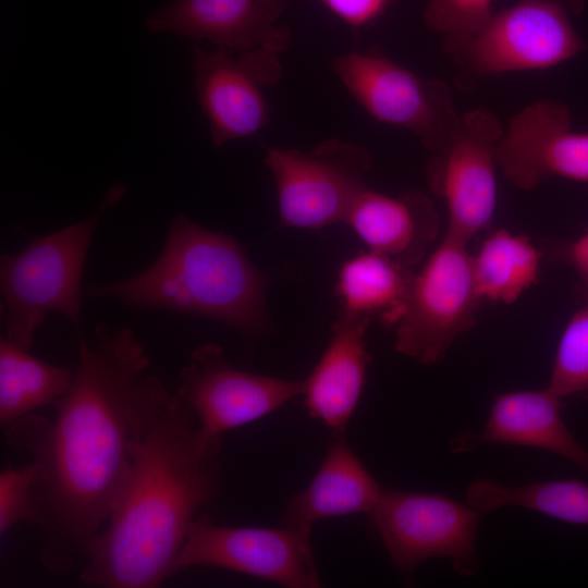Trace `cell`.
Instances as JSON below:
<instances>
[{"label":"cell","mask_w":588,"mask_h":588,"mask_svg":"<svg viewBox=\"0 0 588 588\" xmlns=\"http://www.w3.org/2000/svg\"><path fill=\"white\" fill-rule=\"evenodd\" d=\"M77 340L78 363L53 418L29 414L5 428L9 444L36 467L32 525L41 564L57 574L86 562L139 441L171 395L130 328L98 323Z\"/></svg>","instance_id":"cell-1"},{"label":"cell","mask_w":588,"mask_h":588,"mask_svg":"<svg viewBox=\"0 0 588 588\" xmlns=\"http://www.w3.org/2000/svg\"><path fill=\"white\" fill-rule=\"evenodd\" d=\"M221 436L206 434L175 393L154 416L107 527L81 579L105 588H155L171 577L196 513L221 486Z\"/></svg>","instance_id":"cell-2"},{"label":"cell","mask_w":588,"mask_h":588,"mask_svg":"<svg viewBox=\"0 0 588 588\" xmlns=\"http://www.w3.org/2000/svg\"><path fill=\"white\" fill-rule=\"evenodd\" d=\"M266 284L233 236L180 213L148 268L114 283L88 286L87 293L133 308L207 317L254 338L267 326Z\"/></svg>","instance_id":"cell-3"},{"label":"cell","mask_w":588,"mask_h":588,"mask_svg":"<svg viewBox=\"0 0 588 588\" xmlns=\"http://www.w3.org/2000/svg\"><path fill=\"white\" fill-rule=\"evenodd\" d=\"M125 191L123 183L112 184L87 219L46 235L29 234L25 248L1 255V317L7 339L29 351L49 313L65 316L81 333L86 256L102 216Z\"/></svg>","instance_id":"cell-4"},{"label":"cell","mask_w":588,"mask_h":588,"mask_svg":"<svg viewBox=\"0 0 588 588\" xmlns=\"http://www.w3.org/2000/svg\"><path fill=\"white\" fill-rule=\"evenodd\" d=\"M467 241L445 233L415 272L394 350L424 365L442 360L455 340L477 324L482 299Z\"/></svg>","instance_id":"cell-5"},{"label":"cell","mask_w":588,"mask_h":588,"mask_svg":"<svg viewBox=\"0 0 588 588\" xmlns=\"http://www.w3.org/2000/svg\"><path fill=\"white\" fill-rule=\"evenodd\" d=\"M265 164L274 181L281 224L317 230L346 221L368 187L372 159L357 143L329 138L307 152L268 147Z\"/></svg>","instance_id":"cell-6"},{"label":"cell","mask_w":588,"mask_h":588,"mask_svg":"<svg viewBox=\"0 0 588 588\" xmlns=\"http://www.w3.org/2000/svg\"><path fill=\"white\" fill-rule=\"evenodd\" d=\"M331 70L372 119L408 131L431 154L458 122L461 114L443 82L420 77L379 48L338 56Z\"/></svg>","instance_id":"cell-7"},{"label":"cell","mask_w":588,"mask_h":588,"mask_svg":"<svg viewBox=\"0 0 588 588\" xmlns=\"http://www.w3.org/2000/svg\"><path fill=\"white\" fill-rule=\"evenodd\" d=\"M482 513L441 494L383 490L369 513L394 565L411 573L422 562L450 560L458 575L473 576L481 565L477 549Z\"/></svg>","instance_id":"cell-8"},{"label":"cell","mask_w":588,"mask_h":588,"mask_svg":"<svg viewBox=\"0 0 588 588\" xmlns=\"http://www.w3.org/2000/svg\"><path fill=\"white\" fill-rule=\"evenodd\" d=\"M584 47L564 0H519L448 52L463 72L488 76L553 68Z\"/></svg>","instance_id":"cell-9"},{"label":"cell","mask_w":588,"mask_h":588,"mask_svg":"<svg viewBox=\"0 0 588 588\" xmlns=\"http://www.w3.org/2000/svg\"><path fill=\"white\" fill-rule=\"evenodd\" d=\"M311 529L223 526L208 516L195 518L175 559L171 576L192 567L224 568L290 588L321 586Z\"/></svg>","instance_id":"cell-10"},{"label":"cell","mask_w":588,"mask_h":588,"mask_svg":"<svg viewBox=\"0 0 588 588\" xmlns=\"http://www.w3.org/2000/svg\"><path fill=\"white\" fill-rule=\"evenodd\" d=\"M503 126L477 109L460 115L441 148L427 164V182L445 204V233L469 242L490 226L497 206V145Z\"/></svg>","instance_id":"cell-11"},{"label":"cell","mask_w":588,"mask_h":588,"mask_svg":"<svg viewBox=\"0 0 588 588\" xmlns=\"http://www.w3.org/2000/svg\"><path fill=\"white\" fill-rule=\"evenodd\" d=\"M280 54L255 48L235 58L225 49L193 47L194 89L215 148L250 137L270 124L267 90L282 76Z\"/></svg>","instance_id":"cell-12"},{"label":"cell","mask_w":588,"mask_h":588,"mask_svg":"<svg viewBox=\"0 0 588 588\" xmlns=\"http://www.w3.org/2000/svg\"><path fill=\"white\" fill-rule=\"evenodd\" d=\"M305 381L236 369L216 343L194 350L177 376L176 394L193 409L201 430L221 436L304 394Z\"/></svg>","instance_id":"cell-13"},{"label":"cell","mask_w":588,"mask_h":588,"mask_svg":"<svg viewBox=\"0 0 588 588\" xmlns=\"http://www.w3.org/2000/svg\"><path fill=\"white\" fill-rule=\"evenodd\" d=\"M497 164L517 188L550 177L588 182V132L572 128L567 106L539 100L515 113L497 145Z\"/></svg>","instance_id":"cell-14"},{"label":"cell","mask_w":588,"mask_h":588,"mask_svg":"<svg viewBox=\"0 0 588 588\" xmlns=\"http://www.w3.org/2000/svg\"><path fill=\"white\" fill-rule=\"evenodd\" d=\"M289 0H172L146 20L151 32H169L212 42L216 48L244 52L267 48L282 53L291 29L279 20Z\"/></svg>","instance_id":"cell-15"},{"label":"cell","mask_w":588,"mask_h":588,"mask_svg":"<svg viewBox=\"0 0 588 588\" xmlns=\"http://www.w3.org/2000/svg\"><path fill=\"white\" fill-rule=\"evenodd\" d=\"M561 400L548 387L497 394L483 428L453 437L451 451L466 453L490 443L529 446L560 455L588 470V450L565 425Z\"/></svg>","instance_id":"cell-16"},{"label":"cell","mask_w":588,"mask_h":588,"mask_svg":"<svg viewBox=\"0 0 588 588\" xmlns=\"http://www.w3.org/2000/svg\"><path fill=\"white\" fill-rule=\"evenodd\" d=\"M345 223L369 250L411 269L426 258L439 232L438 212L419 189L390 196L367 187L353 204Z\"/></svg>","instance_id":"cell-17"},{"label":"cell","mask_w":588,"mask_h":588,"mask_svg":"<svg viewBox=\"0 0 588 588\" xmlns=\"http://www.w3.org/2000/svg\"><path fill=\"white\" fill-rule=\"evenodd\" d=\"M369 320L339 309L331 338L305 381L308 414L342 436L359 402L371 357L365 334Z\"/></svg>","instance_id":"cell-18"},{"label":"cell","mask_w":588,"mask_h":588,"mask_svg":"<svg viewBox=\"0 0 588 588\" xmlns=\"http://www.w3.org/2000/svg\"><path fill=\"white\" fill-rule=\"evenodd\" d=\"M382 492L346 441L338 436L310 483L287 502L280 524L311 529L323 518L369 514Z\"/></svg>","instance_id":"cell-19"},{"label":"cell","mask_w":588,"mask_h":588,"mask_svg":"<svg viewBox=\"0 0 588 588\" xmlns=\"http://www.w3.org/2000/svg\"><path fill=\"white\" fill-rule=\"evenodd\" d=\"M415 272L371 250L345 260L335 283L339 309L395 328L404 314Z\"/></svg>","instance_id":"cell-20"},{"label":"cell","mask_w":588,"mask_h":588,"mask_svg":"<svg viewBox=\"0 0 588 588\" xmlns=\"http://www.w3.org/2000/svg\"><path fill=\"white\" fill-rule=\"evenodd\" d=\"M73 372L46 363L4 335L0 338V424L5 429L37 408L57 403Z\"/></svg>","instance_id":"cell-21"},{"label":"cell","mask_w":588,"mask_h":588,"mask_svg":"<svg viewBox=\"0 0 588 588\" xmlns=\"http://www.w3.org/2000/svg\"><path fill=\"white\" fill-rule=\"evenodd\" d=\"M542 253L530 238L498 229L473 255V273L479 297L505 305L516 302L537 284Z\"/></svg>","instance_id":"cell-22"},{"label":"cell","mask_w":588,"mask_h":588,"mask_svg":"<svg viewBox=\"0 0 588 588\" xmlns=\"http://www.w3.org/2000/svg\"><path fill=\"white\" fill-rule=\"evenodd\" d=\"M548 388L560 399L577 395L588 400V299L563 329Z\"/></svg>","instance_id":"cell-23"},{"label":"cell","mask_w":588,"mask_h":588,"mask_svg":"<svg viewBox=\"0 0 588 588\" xmlns=\"http://www.w3.org/2000/svg\"><path fill=\"white\" fill-rule=\"evenodd\" d=\"M514 501L519 507L588 526V485L583 481L560 479L519 485L515 489Z\"/></svg>","instance_id":"cell-24"},{"label":"cell","mask_w":588,"mask_h":588,"mask_svg":"<svg viewBox=\"0 0 588 588\" xmlns=\"http://www.w3.org/2000/svg\"><path fill=\"white\" fill-rule=\"evenodd\" d=\"M494 0H429L424 20L440 34L446 51L476 36L494 14Z\"/></svg>","instance_id":"cell-25"},{"label":"cell","mask_w":588,"mask_h":588,"mask_svg":"<svg viewBox=\"0 0 588 588\" xmlns=\"http://www.w3.org/2000/svg\"><path fill=\"white\" fill-rule=\"evenodd\" d=\"M37 471L33 463L0 473V534L20 524H33L34 485Z\"/></svg>","instance_id":"cell-26"},{"label":"cell","mask_w":588,"mask_h":588,"mask_svg":"<svg viewBox=\"0 0 588 588\" xmlns=\"http://www.w3.org/2000/svg\"><path fill=\"white\" fill-rule=\"evenodd\" d=\"M547 253L554 262L569 266L577 274L579 282L576 287L580 302L588 299V231L573 241H550Z\"/></svg>","instance_id":"cell-27"},{"label":"cell","mask_w":588,"mask_h":588,"mask_svg":"<svg viewBox=\"0 0 588 588\" xmlns=\"http://www.w3.org/2000/svg\"><path fill=\"white\" fill-rule=\"evenodd\" d=\"M354 33L379 20L392 0H318Z\"/></svg>","instance_id":"cell-28"}]
</instances>
